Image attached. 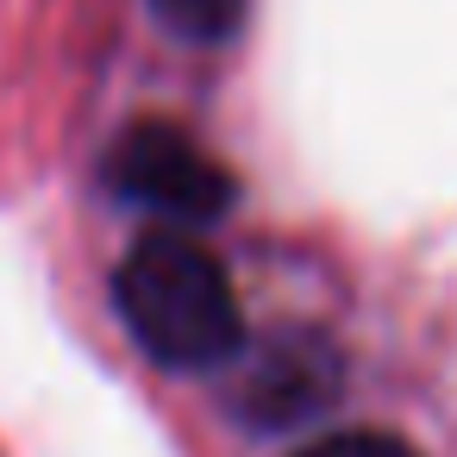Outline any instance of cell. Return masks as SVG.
<instances>
[{
  "label": "cell",
  "mask_w": 457,
  "mask_h": 457,
  "mask_svg": "<svg viewBox=\"0 0 457 457\" xmlns=\"http://www.w3.org/2000/svg\"><path fill=\"white\" fill-rule=\"evenodd\" d=\"M113 301L126 332L163 370H213L245 351L232 276L188 232H145L113 270Z\"/></svg>",
  "instance_id": "6da1fadb"
},
{
  "label": "cell",
  "mask_w": 457,
  "mask_h": 457,
  "mask_svg": "<svg viewBox=\"0 0 457 457\" xmlns=\"http://www.w3.org/2000/svg\"><path fill=\"white\" fill-rule=\"evenodd\" d=\"M332 382H338V363L320 338H282V345H263L238 382V407L257 420V426H288L313 407L332 401Z\"/></svg>",
  "instance_id": "3957f363"
},
{
  "label": "cell",
  "mask_w": 457,
  "mask_h": 457,
  "mask_svg": "<svg viewBox=\"0 0 457 457\" xmlns=\"http://www.w3.org/2000/svg\"><path fill=\"white\" fill-rule=\"evenodd\" d=\"M157 20L188 38V45H220L238 20H245V0H151Z\"/></svg>",
  "instance_id": "277c9868"
},
{
  "label": "cell",
  "mask_w": 457,
  "mask_h": 457,
  "mask_svg": "<svg viewBox=\"0 0 457 457\" xmlns=\"http://www.w3.org/2000/svg\"><path fill=\"white\" fill-rule=\"evenodd\" d=\"M301 457H420V451L407 438H395V432H338V438H326V445H313Z\"/></svg>",
  "instance_id": "5b68a950"
},
{
  "label": "cell",
  "mask_w": 457,
  "mask_h": 457,
  "mask_svg": "<svg viewBox=\"0 0 457 457\" xmlns=\"http://www.w3.org/2000/svg\"><path fill=\"white\" fill-rule=\"evenodd\" d=\"M113 188L132 201V207H151L163 213L170 226L163 232H182V226H201L213 213H226L232 201V182L226 170L176 126H132L107 163Z\"/></svg>",
  "instance_id": "7a4b0ae2"
}]
</instances>
